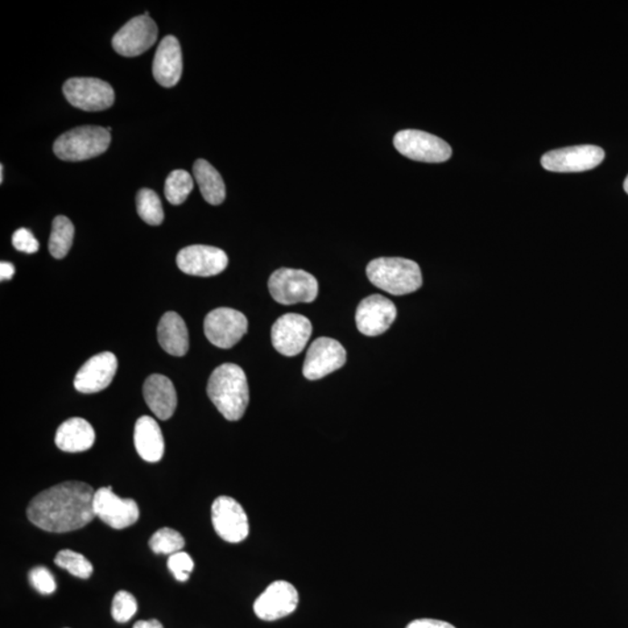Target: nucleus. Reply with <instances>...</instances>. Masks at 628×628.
<instances>
[{"label":"nucleus","instance_id":"obj_31","mask_svg":"<svg viewBox=\"0 0 628 628\" xmlns=\"http://www.w3.org/2000/svg\"><path fill=\"white\" fill-rule=\"evenodd\" d=\"M195 564L188 553L179 552L169 556L168 568L179 582H187Z\"/></svg>","mask_w":628,"mask_h":628},{"label":"nucleus","instance_id":"obj_1","mask_svg":"<svg viewBox=\"0 0 628 628\" xmlns=\"http://www.w3.org/2000/svg\"><path fill=\"white\" fill-rule=\"evenodd\" d=\"M93 486L84 482H64L49 487L32 499L27 518L45 532L67 533L80 530L94 516Z\"/></svg>","mask_w":628,"mask_h":628},{"label":"nucleus","instance_id":"obj_23","mask_svg":"<svg viewBox=\"0 0 628 628\" xmlns=\"http://www.w3.org/2000/svg\"><path fill=\"white\" fill-rule=\"evenodd\" d=\"M157 338L163 350L172 357H184L189 350L187 325L180 314L167 312L157 326Z\"/></svg>","mask_w":628,"mask_h":628},{"label":"nucleus","instance_id":"obj_9","mask_svg":"<svg viewBox=\"0 0 628 628\" xmlns=\"http://www.w3.org/2000/svg\"><path fill=\"white\" fill-rule=\"evenodd\" d=\"M605 152L594 144H582L551 151L541 157V164L548 172H581L591 171L603 162Z\"/></svg>","mask_w":628,"mask_h":628},{"label":"nucleus","instance_id":"obj_30","mask_svg":"<svg viewBox=\"0 0 628 628\" xmlns=\"http://www.w3.org/2000/svg\"><path fill=\"white\" fill-rule=\"evenodd\" d=\"M136 611H138V603H136L133 594L127 593V591H119L115 594L113 609H111L115 622H130L134 617Z\"/></svg>","mask_w":628,"mask_h":628},{"label":"nucleus","instance_id":"obj_14","mask_svg":"<svg viewBox=\"0 0 628 628\" xmlns=\"http://www.w3.org/2000/svg\"><path fill=\"white\" fill-rule=\"evenodd\" d=\"M157 33L156 24L150 15L135 16L113 36L114 51L126 57L142 55L156 43Z\"/></svg>","mask_w":628,"mask_h":628},{"label":"nucleus","instance_id":"obj_19","mask_svg":"<svg viewBox=\"0 0 628 628\" xmlns=\"http://www.w3.org/2000/svg\"><path fill=\"white\" fill-rule=\"evenodd\" d=\"M183 73V56L179 40L168 35L161 41L152 61V75L160 85L172 88Z\"/></svg>","mask_w":628,"mask_h":628},{"label":"nucleus","instance_id":"obj_13","mask_svg":"<svg viewBox=\"0 0 628 628\" xmlns=\"http://www.w3.org/2000/svg\"><path fill=\"white\" fill-rule=\"evenodd\" d=\"M346 350L340 342L319 338L312 342L303 366V375L309 381L324 378L345 366Z\"/></svg>","mask_w":628,"mask_h":628},{"label":"nucleus","instance_id":"obj_38","mask_svg":"<svg viewBox=\"0 0 628 628\" xmlns=\"http://www.w3.org/2000/svg\"><path fill=\"white\" fill-rule=\"evenodd\" d=\"M623 189H625V191L628 193V176L626 177L625 182H623Z\"/></svg>","mask_w":628,"mask_h":628},{"label":"nucleus","instance_id":"obj_35","mask_svg":"<svg viewBox=\"0 0 628 628\" xmlns=\"http://www.w3.org/2000/svg\"><path fill=\"white\" fill-rule=\"evenodd\" d=\"M15 268L14 264L4 261L0 263V280H2V282H4V280H10L12 277L15 276Z\"/></svg>","mask_w":628,"mask_h":628},{"label":"nucleus","instance_id":"obj_18","mask_svg":"<svg viewBox=\"0 0 628 628\" xmlns=\"http://www.w3.org/2000/svg\"><path fill=\"white\" fill-rule=\"evenodd\" d=\"M117 369L118 359L113 353L98 354L88 359L78 370L74 386L82 394H96L110 386Z\"/></svg>","mask_w":628,"mask_h":628},{"label":"nucleus","instance_id":"obj_4","mask_svg":"<svg viewBox=\"0 0 628 628\" xmlns=\"http://www.w3.org/2000/svg\"><path fill=\"white\" fill-rule=\"evenodd\" d=\"M111 134L101 126H81L62 134L54 143V152L64 161L78 162L93 159L109 150Z\"/></svg>","mask_w":628,"mask_h":628},{"label":"nucleus","instance_id":"obj_21","mask_svg":"<svg viewBox=\"0 0 628 628\" xmlns=\"http://www.w3.org/2000/svg\"><path fill=\"white\" fill-rule=\"evenodd\" d=\"M134 445L136 452L144 461L155 464L163 457V434L154 418L143 416L136 421Z\"/></svg>","mask_w":628,"mask_h":628},{"label":"nucleus","instance_id":"obj_29","mask_svg":"<svg viewBox=\"0 0 628 628\" xmlns=\"http://www.w3.org/2000/svg\"><path fill=\"white\" fill-rule=\"evenodd\" d=\"M185 541L181 533L172 528L163 527L156 531L150 540V547L155 554L172 555L184 547Z\"/></svg>","mask_w":628,"mask_h":628},{"label":"nucleus","instance_id":"obj_16","mask_svg":"<svg viewBox=\"0 0 628 628\" xmlns=\"http://www.w3.org/2000/svg\"><path fill=\"white\" fill-rule=\"evenodd\" d=\"M176 262L185 274L210 277L226 270L229 256L217 247L195 245L183 248L177 255Z\"/></svg>","mask_w":628,"mask_h":628},{"label":"nucleus","instance_id":"obj_3","mask_svg":"<svg viewBox=\"0 0 628 628\" xmlns=\"http://www.w3.org/2000/svg\"><path fill=\"white\" fill-rule=\"evenodd\" d=\"M370 282L394 296H404L419 290L423 285L418 263L403 258H379L367 267Z\"/></svg>","mask_w":628,"mask_h":628},{"label":"nucleus","instance_id":"obj_36","mask_svg":"<svg viewBox=\"0 0 628 628\" xmlns=\"http://www.w3.org/2000/svg\"><path fill=\"white\" fill-rule=\"evenodd\" d=\"M133 628H163L162 623L156 619L151 621H139L134 623Z\"/></svg>","mask_w":628,"mask_h":628},{"label":"nucleus","instance_id":"obj_20","mask_svg":"<svg viewBox=\"0 0 628 628\" xmlns=\"http://www.w3.org/2000/svg\"><path fill=\"white\" fill-rule=\"evenodd\" d=\"M143 397L157 418L168 420L175 413L177 394L175 387L163 375H152L143 384Z\"/></svg>","mask_w":628,"mask_h":628},{"label":"nucleus","instance_id":"obj_34","mask_svg":"<svg viewBox=\"0 0 628 628\" xmlns=\"http://www.w3.org/2000/svg\"><path fill=\"white\" fill-rule=\"evenodd\" d=\"M407 628H456L452 623L437 621V619H417L413 621Z\"/></svg>","mask_w":628,"mask_h":628},{"label":"nucleus","instance_id":"obj_5","mask_svg":"<svg viewBox=\"0 0 628 628\" xmlns=\"http://www.w3.org/2000/svg\"><path fill=\"white\" fill-rule=\"evenodd\" d=\"M270 291L272 299L282 305L312 303L318 296V282L314 276L299 270H276L270 276Z\"/></svg>","mask_w":628,"mask_h":628},{"label":"nucleus","instance_id":"obj_24","mask_svg":"<svg viewBox=\"0 0 628 628\" xmlns=\"http://www.w3.org/2000/svg\"><path fill=\"white\" fill-rule=\"evenodd\" d=\"M198 187L204 200L211 205H221L226 198V187L221 173L206 160H197L193 164Z\"/></svg>","mask_w":628,"mask_h":628},{"label":"nucleus","instance_id":"obj_6","mask_svg":"<svg viewBox=\"0 0 628 628\" xmlns=\"http://www.w3.org/2000/svg\"><path fill=\"white\" fill-rule=\"evenodd\" d=\"M394 144L400 154L427 163H441L450 159L452 148L444 140L427 132L404 130L395 135Z\"/></svg>","mask_w":628,"mask_h":628},{"label":"nucleus","instance_id":"obj_15","mask_svg":"<svg viewBox=\"0 0 628 628\" xmlns=\"http://www.w3.org/2000/svg\"><path fill=\"white\" fill-rule=\"evenodd\" d=\"M299 591L289 582L276 581L254 603V613L261 621H279L299 606Z\"/></svg>","mask_w":628,"mask_h":628},{"label":"nucleus","instance_id":"obj_28","mask_svg":"<svg viewBox=\"0 0 628 628\" xmlns=\"http://www.w3.org/2000/svg\"><path fill=\"white\" fill-rule=\"evenodd\" d=\"M55 564L57 567L67 570L72 575L86 580L93 573V564L80 553L64 549L57 553L55 556Z\"/></svg>","mask_w":628,"mask_h":628},{"label":"nucleus","instance_id":"obj_7","mask_svg":"<svg viewBox=\"0 0 628 628\" xmlns=\"http://www.w3.org/2000/svg\"><path fill=\"white\" fill-rule=\"evenodd\" d=\"M64 93L73 106L83 111H103L114 103L113 86L99 78H70L64 85Z\"/></svg>","mask_w":628,"mask_h":628},{"label":"nucleus","instance_id":"obj_27","mask_svg":"<svg viewBox=\"0 0 628 628\" xmlns=\"http://www.w3.org/2000/svg\"><path fill=\"white\" fill-rule=\"evenodd\" d=\"M193 190L191 175L185 171H173L165 181L164 195L172 205L183 204Z\"/></svg>","mask_w":628,"mask_h":628},{"label":"nucleus","instance_id":"obj_22","mask_svg":"<svg viewBox=\"0 0 628 628\" xmlns=\"http://www.w3.org/2000/svg\"><path fill=\"white\" fill-rule=\"evenodd\" d=\"M96 433L89 421L70 418L57 428L55 444L65 453H81L93 447Z\"/></svg>","mask_w":628,"mask_h":628},{"label":"nucleus","instance_id":"obj_26","mask_svg":"<svg viewBox=\"0 0 628 628\" xmlns=\"http://www.w3.org/2000/svg\"><path fill=\"white\" fill-rule=\"evenodd\" d=\"M136 209L140 218L148 225L159 226L164 221L162 202L155 191L142 189L136 195Z\"/></svg>","mask_w":628,"mask_h":628},{"label":"nucleus","instance_id":"obj_8","mask_svg":"<svg viewBox=\"0 0 628 628\" xmlns=\"http://www.w3.org/2000/svg\"><path fill=\"white\" fill-rule=\"evenodd\" d=\"M248 330L245 314L230 308L213 309L205 318L204 332L211 344L221 349L232 348Z\"/></svg>","mask_w":628,"mask_h":628},{"label":"nucleus","instance_id":"obj_37","mask_svg":"<svg viewBox=\"0 0 628 628\" xmlns=\"http://www.w3.org/2000/svg\"><path fill=\"white\" fill-rule=\"evenodd\" d=\"M4 181V165H0V183H3Z\"/></svg>","mask_w":628,"mask_h":628},{"label":"nucleus","instance_id":"obj_11","mask_svg":"<svg viewBox=\"0 0 628 628\" xmlns=\"http://www.w3.org/2000/svg\"><path fill=\"white\" fill-rule=\"evenodd\" d=\"M214 531L222 540L238 544L250 535V523L241 504L229 496H221L212 505Z\"/></svg>","mask_w":628,"mask_h":628},{"label":"nucleus","instance_id":"obj_25","mask_svg":"<svg viewBox=\"0 0 628 628\" xmlns=\"http://www.w3.org/2000/svg\"><path fill=\"white\" fill-rule=\"evenodd\" d=\"M75 227L70 219L59 216L54 219L51 239H49V253L54 258L64 259L72 250Z\"/></svg>","mask_w":628,"mask_h":628},{"label":"nucleus","instance_id":"obj_10","mask_svg":"<svg viewBox=\"0 0 628 628\" xmlns=\"http://www.w3.org/2000/svg\"><path fill=\"white\" fill-rule=\"evenodd\" d=\"M312 334V324L301 314L288 313L276 320L271 329L272 346L284 357L303 352Z\"/></svg>","mask_w":628,"mask_h":628},{"label":"nucleus","instance_id":"obj_17","mask_svg":"<svg viewBox=\"0 0 628 628\" xmlns=\"http://www.w3.org/2000/svg\"><path fill=\"white\" fill-rule=\"evenodd\" d=\"M397 317V309L390 299L381 295L367 297L358 304L357 326L368 337H378L390 329Z\"/></svg>","mask_w":628,"mask_h":628},{"label":"nucleus","instance_id":"obj_33","mask_svg":"<svg viewBox=\"0 0 628 628\" xmlns=\"http://www.w3.org/2000/svg\"><path fill=\"white\" fill-rule=\"evenodd\" d=\"M12 243H14L16 250L26 254L36 253L40 247L38 240L27 229L15 231L14 237H12Z\"/></svg>","mask_w":628,"mask_h":628},{"label":"nucleus","instance_id":"obj_32","mask_svg":"<svg viewBox=\"0 0 628 628\" xmlns=\"http://www.w3.org/2000/svg\"><path fill=\"white\" fill-rule=\"evenodd\" d=\"M30 581L33 588L43 594H52L56 590V582L53 574L45 567L31 570Z\"/></svg>","mask_w":628,"mask_h":628},{"label":"nucleus","instance_id":"obj_12","mask_svg":"<svg viewBox=\"0 0 628 628\" xmlns=\"http://www.w3.org/2000/svg\"><path fill=\"white\" fill-rule=\"evenodd\" d=\"M94 515L114 530H123L138 522L140 511L133 499L120 498L113 487H101L94 493Z\"/></svg>","mask_w":628,"mask_h":628},{"label":"nucleus","instance_id":"obj_2","mask_svg":"<svg viewBox=\"0 0 628 628\" xmlns=\"http://www.w3.org/2000/svg\"><path fill=\"white\" fill-rule=\"evenodd\" d=\"M208 395L211 402L227 420L241 419L250 404V388L245 371L233 363L218 367L210 376Z\"/></svg>","mask_w":628,"mask_h":628}]
</instances>
